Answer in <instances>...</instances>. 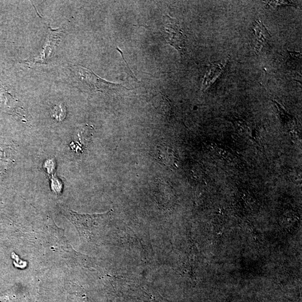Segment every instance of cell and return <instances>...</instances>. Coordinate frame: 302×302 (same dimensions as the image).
Wrapping results in <instances>:
<instances>
[{"mask_svg": "<svg viewBox=\"0 0 302 302\" xmlns=\"http://www.w3.org/2000/svg\"><path fill=\"white\" fill-rule=\"evenodd\" d=\"M112 210L101 213L81 214L70 210L71 221L77 228L83 240L91 241L96 236L99 228L112 214Z\"/></svg>", "mask_w": 302, "mask_h": 302, "instance_id": "6da1fadb", "label": "cell"}, {"mask_svg": "<svg viewBox=\"0 0 302 302\" xmlns=\"http://www.w3.org/2000/svg\"><path fill=\"white\" fill-rule=\"evenodd\" d=\"M254 30L255 35V50L257 52H259L266 46L269 45L271 37L263 24L260 21L255 22L254 25Z\"/></svg>", "mask_w": 302, "mask_h": 302, "instance_id": "277c9868", "label": "cell"}, {"mask_svg": "<svg viewBox=\"0 0 302 302\" xmlns=\"http://www.w3.org/2000/svg\"><path fill=\"white\" fill-rule=\"evenodd\" d=\"M266 2H268V5L270 6L274 7L281 6H296L294 5L293 3H291L292 2L288 1H272Z\"/></svg>", "mask_w": 302, "mask_h": 302, "instance_id": "8992f818", "label": "cell"}, {"mask_svg": "<svg viewBox=\"0 0 302 302\" xmlns=\"http://www.w3.org/2000/svg\"><path fill=\"white\" fill-rule=\"evenodd\" d=\"M82 73L84 74L83 76L86 78V80L88 82V84L91 85V87L93 86V88L101 91H116L124 89L125 87L120 84L106 82L101 78H99L94 74L89 71L81 69Z\"/></svg>", "mask_w": 302, "mask_h": 302, "instance_id": "3957f363", "label": "cell"}, {"mask_svg": "<svg viewBox=\"0 0 302 302\" xmlns=\"http://www.w3.org/2000/svg\"><path fill=\"white\" fill-rule=\"evenodd\" d=\"M66 108L63 104L55 105L51 110V116L58 121H62L66 116Z\"/></svg>", "mask_w": 302, "mask_h": 302, "instance_id": "5b68a950", "label": "cell"}, {"mask_svg": "<svg viewBox=\"0 0 302 302\" xmlns=\"http://www.w3.org/2000/svg\"><path fill=\"white\" fill-rule=\"evenodd\" d=\"M167 22L162 30V34L167 42L184 53L185 49V37L179 24L172 18L167 16Z\"/></svg>", "mask_w": 302, "mask_h": 302, "instance_id": "7a4b0ae2", "label": "cell"}]
</instances>
